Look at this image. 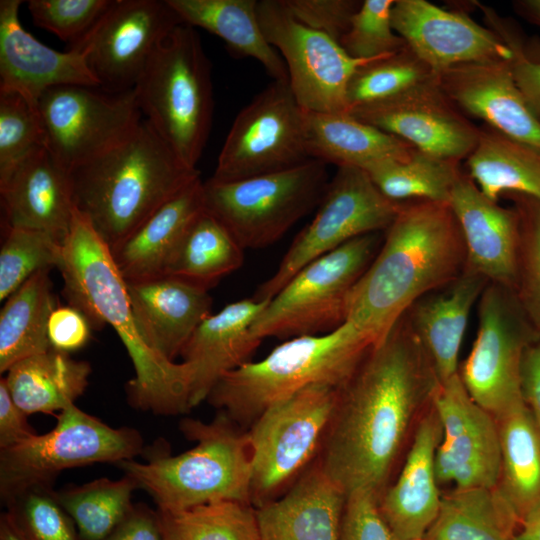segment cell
<instances>
[{"label":"cell","instance_id":"obj_1","mask_svg":"<svg viewBox=\"0 0 540 540\" xmlns=\"http://www.w3.org/2000/svg\"><path fill=\"white\" fill-rule=\"evenodd\" d=\"M439 380L406 313L372 346L349 381L319 463L347 496L381 490L418 413Z\"/></svg>","mask_w":540,"mask_h":540},{"label":"cell","instance_id":"obj_37","mask_svg":"<svg viewBox=\"0 0 540 540\" xmlns=\"http://www.w3.org/2000/svg\"><path fill=\"white\" fill-rule=\"evenodd\" d=\"M520 522L499 487L455 489L441 496L423 540H514Z\"/></svg>","mask_w":540,"mask_h":540},{"label":"cell","instance_id":"obj_25","mask_svg":"<svg viewBox=\"0 0 540 540\" xmlns=\"http://www.w3.org/2000/svg\"><path fill=\"white\" fill-rule=\"evenodd\" d=\"M125 282L142 339L155 353L175 362L210 315L208 289L168 275Z\"/></svg>","mask_w":540,"mask_h":540},{"label":"cell","instance_id":"obj_17","mask_svg":"<svg viewBox=\"0 0 540 540\" xmlns=\"http://www.w3.org/2000/svg\"><path fill=\"white\" fill-rule=\"evenodd\" d=\"M181 18L168 0H112L88 34L75 46L97 78L100 89H134L151 56Z\"/></svg>","mask_w":540,"mask_h":540},{"label":"cell","instance_id":"obj_43","mask_svg":"<svg viewBox=\"0 0 540 540\" xmlns=\"http://www.w3.org/2000/svg\"><path fill=\"white\" fill-rule=\"evenodd\" d=\"M63 243L44 231L5 227L0 250V300H6L36 272L58 268Z\"/></svg>","mask_w":540,"mask_h":540},{"label":"cell","instance_id":"obj_44","mask_svg":"<svg viewBox=\"0 0 540 540\" xmlns=\"http://www.w3.org/2000/svg\"><path fill=\"white\" fill-rule=\"evenodd\" d=\"M7 512L30 540H81L52 485L32 486L7 502Z\"/></svg>","mask_w":540,"mask_h":540},{"label":"cell","instance_id":"obj_22","mask_svg":"<svg viewBox=\"0 0 540 540\" xmlns=\"http://www.w3.org/2000/svg\"><path fill=\"white\" fill-rule=\"evenodd\" d=\"M439 83L462 112L540 152V122L514 79L511 60L458 65L442 72Z\"/></svg>","mask_w":540,"mask_h":540},{"label":"cell","instance_id":"obj_4","mask_svg":"<svg viewBox=\"0 0 540 540\" xmlns=\"http://www.w3.org/2000/svg\"><path fill=\"white\" fill-rule=\"evenodd\" d=\"M70 177L76 210L112 249L200 173L185 165L143 118Z\"/></svg>","mask_w":540,"mask_h":540},{"label":"cell","instance_id":"obj_24","mask_svg":"<svg viewBox=\"0 0 540 540\" xmlns=\"http://www.w3.org/2000/svg\"><path fill=\"white\" fill-rule=\"evenodd\" d=\"M0 199L5 227L40 230L65 241L75 212L71 177L46 147L0 178Z\"/></svg>","mask_w":540,"mask_h":540},{"label":"cell","instance_id":"obj_26","mask_svg":"<svg viewBox=\"0 0 540 540\" xmlns=\"http://www.w3.org/2000/svg\"><path fill=\"white\" fill-rule=\"evenodd\" d=\"M270 300L242 299L210 314L181 352L188 368L191 408L206 400L226 373L248 362L262 340L251 327Z\"/></svg>","mask_w":540,"mask_h":540},{"label":"cell","instance_id":"obj_5","mask_svg":"<svg viewBox=\"0 0 540 540\" xmlns=\"http://www.w3.org/2000/svg\"><path fill=\"white\" fill-rule=\"evenodd\" d=\"M180 430L196 441L177 455L153 452L146 462L117 465L138 488L147 491L162 511H181L219 501L252 500V459L248 433L239 431L225 413L204 423L185 418Z\"/></svg>","mask_w":540,"mask_h":540},{"label":"cell","instance_id":"obj_47","mask_svg":"<svg viewBox=\"0 0 540 540\" xmlns=\"http://www.w3.org/2000/svg\"><path fill=\"white\" fill-rule=\"evenodd\" d=\"M520 218L518 272L515 293L537 327H540V202L510 194Z\"/></svg>","mask_w":540,"mask_h":540},{"label":"cell","instance_id":"obj_51","mask_svg":"<svg viewBox=\"0 0 540 540\" xmlns=\"http://www.w3.org/2000/svg\"><path fill=\"white\" fill-rule=\"evenodd\" d=\"M378 501L369 492L347 496L340 540H395L381 516Z\"/></svg>","mask_w":540,"mask_h":540},{"label":"cell","instance_id":"obj_16","mask_svg":"<svg viewBox=\"0 0 540 540\" xmlns=\"http://www.w3.org/2000/svg\"><path fill=\"white\" fill-rule=\"evenodd\" d=\"M257 14L266 40L286 64L299 105L310 112H347L350 79L369 61L349 56L337 41L301 24L281 0L258 1Z\"/></svg>","mask_w":540,"mask_h":540},{"label":"cell","instance_id":"obj_9","mask_svg":"<svg viewBox=\"0 0 540 540\" xmlns=\"http://www.w3.org/2000/svg\"><path fill=\"white\" fill-rule=\"evenodd\" d=\"M380 244L379 232L359 236L304 266L256 318L253 335L293 338L342 325L351 293Z\"/></svg>","mask_w":540,"mask_h":540},{"label":"cell","instance_id":"obj_34","mask_svg":"<svg viewBox=\"0 0 540 540\" xmlns=\"http://www.w3.org/2000/svg\"><path fill=\"white\" fill-rule=\"evenodd\" d=\"M467 174L488 198L521 194L540 202V152L488 126L480 127L475 149L466 158Z\"/></svg>","mask_w":540,"mask_h":540},{"label":"cell","instance_id":"obj_38","mask_svg":"<svg viewBox=\"0 0 540 540\" xmlns=\"http://www.w3.org/2000/svg\"><path fill=\"white\" fill-rule=\"evenodd\" d=\"M243 251L230 232L204 209L187 228L166 275L209 289L242 265Z\"/></svg>","mask_w":540,"mask_h":540},{"label":"cell","instance_id":"obj_35","mask_svg":"<svg viewBox=\"0 0 540 540\" xmlns=\"http://www.w3.org/2000/svg\"><path fill=\"white\" fill-rule=\"evenodd\" d=\"M50 269L32 275L5 300L0 311V372L51 348L48 321L57 307Z\"/></svg>","mask_w":540,"mask_h":540},{"label":"cell","instance_id":"obj_23","mask_svg":"<svg viewBox=\"0 0 540 540\" xmlns=\"http://www.w3.org/2000/svg\"><path fill=\"white\" fill-rule=\"evenodd\" d=\"M448 203L462 232L466 265L489 283L515 290L520 241L517 210L488 198L464 171Z\"/></svg>","mask_w":540,"mask_h":540},{"label":"cell","instance_id":"obj_41","mask_svg":"<svg viewBox=\"0 0 540 540\" xmlns=\"http://www.w3.org/2000/svg\"><path fill=\"white\" fill-rule=\"evenodd\" d=\"M157 516L163 540H260L249 503L219 501Z\"/></svg>","mask_w":540,"mask_h":540},{"label":"cell","instance_id":"obj_11","mask_svg":"<svg viewBox=\"0 0 540 540\" xmlns=\"http://www.w3.org/2000/svg\"><path fill=\"white\" fill-rule=\"evenodd\" d=\"M342 388L312 385L267 407L248 431L252 500L259 506L294 478L323 444Z\"/></svg>","mask_w":540,"mask_h":540},{"label":"cell","instance_id":"obj_59","mask_svg":"<svg viewBox=\"0 0 540 540\" xmlns=\"http://www.w3.org/2000/svg\"><path fill=\"white\" fill-rule=\"evenodd\" d=\"M409 540H423V539H409Z\"/></svg>","mask_w":540,"mask_h":540},{"label":"cell","instance_id":"obj_54","mask_svg":"<svg viewBox=\"0 0 540 540\" xmlns=\"http://www.w3.org/2000/svg\"><path fill=\"white\" fill-rule=\"evenodd\" d=\"M104 540H163L157 512L144 505H134Z\"/></svg>","mask_w":540,"mask_h":540},{"label":"cell","instance_id":"obj_55","mask_svg":"<svg viewBox=\"0 0 540 540\" xmlns=\"http://www.w3.org/2000/svg\"><path fill=\"white\" fill-rule=\"evenodd\" d=\"M523 400L540 433V337L525 349L521 366Z\"/></svg>","mask_w":540,"mask_h":540},{"label":"cell","instance_id":"obj_3","mask_svg":"<svg viewBox=\"0 0 540 540\" xmlns=\"http://www.w3.org/2000/svg\"><path fill=\"white\" fill-rule=\"evenodd\" d=\"M58 269L68 305L80 311L91 328L110 325L125 346L135 370L127 387L131 404L162 415L190 410L187 366L163 358L144 342L110 248L76 208Z\"/></svg>","mask_w":540,"mask_h":540},{"label":"cell","instance_id":"obj_53","mask_svg":"<svg viewBox=\"0 0 540 540\" xmlns=\"http://www.w3.org/2000/svg\"><path fill=\"white\" fill-rule=\"evenodd\" d=\"M25 413L13 400L4 377L0 380V449L14 446L37 433Z\"/></svg>","mask_w":540,"mask_h":540},{"label":"cell","instance_id":"obj_39","mask_svg":"<svg viewBox=\"0 0 540 540\" xmlns=\"http://www.w3.org/2000/svg\"><path fill=\"white\" fill-rule=\"evenodd\" d=\"M460 163L415 149L409 158L384 160L364 171L377 189L392 201L448 202L455 183L463 173Z\"/></svg>","mask_w":540,"mask_h":540},{"label":"cell","instance_id":"obj_57","mask_svg":"<svg viewBox=\"0 0 540 540\" xmlns=\"http://www.w3.org/2000/svg\"><path fill=\"white\" fill-rule=\"evenodd\" d=\"M513 7L518 15L540 28V0H517Z\"/></svg>","mask_w":540,"mask_h":540},{"label":"cell","instance_id":"obj_14","mask_svg":"<svg viewBox=\"0 0 540 540\" xmlns=\"http://www.w3.org/2000/svg\"><path fill=\"white\" fill-rule=\"evenodd\" d=\"M529 320L514 290L488 283L479 298L477 336L459 375L470 397L495 419L524 402L522 359L537 338Z\"/></svg>","mask_w":540,"mask_h":540},{"label":"cell","instance_id":"obj_48","mask_svg":"<svg viewBox=\"0 0 540 540\" xmlns=\"http://www.w3.org/2000/svg\"><path fill=\"white\" fill-rule=\"evenodd\" d=\"M112 0H29L33 23L68 43L80 42L110 6Z\"/></svg>","mask_w":540,"mask_h":540},{"label":"cell","instance_id":"obj_36","mask_svg":"<svg viewBox=\"0 0 540 540\" xmlns=\"http://www.w3.org/2000/svg\"><path fill=\"white\" fill-rule=\"evenodd\" d=\"M496 421L501 449L498 487L521 523L540 503V433L525 402Z\"/></svg>","mask_w":540,"mask_h":540},{"label":"cell","instance_id":"obj_2","mask_svg":"<svg viewBox=\"0 0 540 540\" xmlns=\"http://www.w3.org/2000/svg\"><path fill=\"white\" fill-rule=\"evenodd\" d=\"M466 261L462 232L448 202H402L351 293L345 322L376 345L413 304L453 283Z\"/></svg>","mask_w":540,"mask_h":540},{"label":"cell","instance_id":"obj_27","mask_svg":"<svg viewBox=\"0 0 540 540\" xmlns=\"http://www.w3.org/2000/svg\"><path fill=\"white\" fill-rule=\"evenodd\" d=\"M442 427L432 404L420 419L395 484L379 498L381 516L395 540L423 539L437 517L441 495L434 459Z\"/></svg>","mask_w":540,"mask_h":540},{"label":"cell","instance_id":"obj_28","mask_svg":"<svg viewBox=\"0 0 540 540\" xmlns=\"http://www.w3.org/2000/svg\"><path fill=\"white\" fill-rule=\"evenodd\" d=\"M347 495L319 461L256 511L260 540H340Z\"/></svg>","mask_w":540,"mask_h":540},{"label":"cell","instance_id":"obj_6","mask_svg":"<svg viewBox=\"0 0 540 540\" xmlns=\"http://www.w3.org/2000/svg\"><path fill=\"white\" fill-rule=\"evenodd\" d=\"M374 344L351 323L293 337L260 361L226 373L207 400L239 423L254 421L271 404L312 385L342 388Z\"/></svg>","mask_w":540,"mask_h":540},{"label":"cell","instance_id":"obj_8","mask_svg":"<svg viewBox=\"0 0 540 540\" xmlns=\"http://www.w3.org/2000/svg\"><path fill=\"white\" fill-rule=\"evenodd\" d=\"M328 183L327 164L317 159L237 181L210 178L203 182L204 208L243 249L262 248L318 206Z\"/></svg>","mask_w":540,"mask_h":540},{"label":"cell","instance_id":"obj_31","mask_svg":"<svg viewBox=\"0 0 540 540\" xmlns=\"http://www.w3.org/2000/svg\"><path fill=\"white\" fill-rule=\"evenodd\" d=\"M306 144L312 159L337 167L367 169L378 162L409 158L415 148L348 112L306 111Z\"/></svg>","mask_w":540,"mask_h":540},{"label":"cell","instance_id":"obj_33","mask_svg":"<svg viewBox=\"0 0 540 540\" xmlns=\"http://www.w3.org/2000/svg\"><path fill=\"white\" fill-rule=\"evenodd\" d=\"M4 377L14 402L28 415H55L84 393L91 366L54 349L14 364Z\"/></svg>","mask_w":540,"mask_h":540},{"label":"cell","instance_id":"obj_52","mask_svg":"<svg viewBox=\"0 0 540 540\" xmlns=\"http://www.w3.org/2000/svg\"><path fill=\"white\" fill-rule=\"evenodd\" d=\"M91 326L87 318L74 307L57 306L48 321L51 348L70 353L81 349L90 338Z\"/></svg>","mask_w":540,"mask_h":540},{"label":"cell","instance_id":"obj_58","mask_svg":"<svg viewBox=\"0 0 540 540\" xmlns=\"http://www.w3.org/2000/svg\"><path fill=\"white\" fill-rule=\"evenodd\" d=\"M0 540H30L6 511L0 518Z\"/></svg>","mask_w":540,"mask_h":540},{"label":"cell","instance_id":"obj_40","mask_svg":"<svg viewBox=\"0 0 540 540\" xmlns=\"http://www.w3.org/2000/svg\"><path fill=\"white\" fill-rule=\"evenodd\" d=\"M138 486L125 475L118 480L98 478L57 492V498L75 523L81 540H104L133 508Z\"/></svg>","mask_w":540,"mask_h":540},{"label":"cell","instance_id":"obj_49","mask_svg":"<svg viewBox=\"0 0 540 540\" xmlns=\"http://www.w3.org/2000/svg\"><path fill=\"white\" fill-rule=\"evenodd\" d=\"M476 5L481 8L487 27L510 48L514 79L540 122V42L526 40L510 20L502 18L487 6Z\"/></svg>","mask_w":540,"mask_h":540},{"label":"cell","instance_id":"obj_19","mask_svg":"<svg viewBox=\"0 0 540 540\" xmlns=\"http://www.w3.org/2000/svg\"><path fill=\"white\" fill-rule=\"evenodd\" d=\"M425 154L461 162L475 149V126L442 90L439 78L391 101L349 112Z\"/></svg>","mask_w":540,"mask_h":540},{"label":"cell","instance_id":"obj_30","mask_svg":"<svg viewBox=\"0 0 540 540\" xmlns=\"http://www.w3.org/2000/svg\"><path fill=\"white\" fill-rule=\"evenodd\" d=\"M488 283L466 265L453 283L424 296L406 312L439 382L458 373V354L469 314Z\"/></svg>","mask_w":540,"mask_h":540},{"label":"cell","instance_id":"obj_21","mask_svg":"<svg viewBox=\"0 0 540 540\" xmlns=\"http://www.w3.org/2000/svg\"><path fill=\"white\" fill-rule=\"evenodd\" d=\"M21 0L0 1V92L17 93L38 109L42 94L62 85L99 88L85 56L38 41L19 19Z\"/></svg>","mask_w":540,"mask_h":540},{"label":"cell","instance_id":"obj_56","mask_svg":"<svg viewBox=\"0 0 540 540\" xmlns=\"http://www.w3.org/2000/svg\"><path fill=\"white\" fill-rule=\"evenodd\" d=\"M519 526L514 540H540V503L525 515Z\"/></svg>","mask_w":540,"mask_h":540},{"label":"cell","instance_id":"obj_13","mask_svg":"<svg viewBox=\"0 0 540 540\" xmlns=\"http://www.w3.org/2000/svg\"><path fill=\"white\" fill-rule=\"evenodd\" d=\"M305 114L289 81L273 80L235 117L211 179L237 181L312 159L307 151Z\"/></svg>","mask_w":540,"mask_h":540},{"label":"cell","instance_id":"obj_12","mask_svg":"<svg viewBox=\"0 0 540 540\" xmlns=\"http://www.w3.org/2000/svg\"><path fill=\"white\" fill-rule=\"evenodd\" d=\"M401 203L385 197L368 174L355 167H338L329 180L313 220L296 236L276 272L252 297L271 300L304 266L346 242L386 230Z\"/></svg>","mask_w":540,"mask_h":540},{"label":"cell","instance_id":"obj_46","mask_svg":"<svg viewBox=\"0 0 540 540\" xmlns=\"http://www.w3.org/2000/svg\"><path fill=\"white\" fill-rule=\"evenodd\" d=\"M42 147L46 139L38 109L17 93L0 92V178Z\"/></svg>","mask_w":540,"mask_h":540},{"label":"cell","instance_id":"obj_45","mask_svg":"<svg viewBox=\"0 0 540 540\" xmlns=\"http://www.w3.org/2000/svg\"><path fill=\"white\" fill-rule=\"evenodd\" d=\"M394 1H362L348 31L339 41L349 56L370 61L397 53L407 46L393 29Z\"/></svg>","mask_w":540,"mask_h":540},{"label":"cell","instance_id":"obj_10","mask_svg":"<svg viewBox=\"0 0 540 540\" xmlns=\"http://www.w3.org/2000/svg\"><path fill=\"white\" fill-rule=\"evenodd\" d=\"M55 427L0 449V495L5 503L35 485H52L65 469L120 463L143 452L139 431L114 428L75 404L61 411Z\"/></svg>","mask_w":540,"mask_h":540},{"label":"cell","instance_id":"obj_32","mask_svg":"<svg viewBox=\"0 0 540 540\" xmlns=\"http://www.w3.org/2000/svg\"><path fill=\"white\" fill-rule=\"evenodd\" d=\"M184 24L221 38L237 56L257 60L276 81H289L286 64L266 40L256 0H168Z\"/></svg>","mask_w":540,"mask_h":540},{"label":"cell","instance_id":"obj_15","mask_svg":"<svg viewBox=\"0 0 540 540\" xmlns=\"http://www.w3.org/2000/svg\"><path fill=\"white\" fill-rule=\"evenodd\" d=\"M38 112L47 150L69 173L120 142L143 119L134 89L112 94L82 85L48 89Z\"/></svg>","mask_w":540,"mask_h":540},{"label":"cell","instance_id":"obj_20","mask_svg":"<svg viewBox=\"0 0 540 540\" xmlns=\"http://www.w3.org/2000/svg\"><path fill=\"white\" fill-rule=\"evenodd\" d=\"M392 25L407 47L438 76L458 65L511 60L510 48L464 12L426 0H395Z\"/></svg>","mask_w":540,"mask_h":540},{"label":"cell","instance_id":"obj_18","mask_svg":"<svg viewBox=\"0 0 540 540\" xmlns=\"http://www.w3.org/2000/svg\"><path fill=\"white\" fill-rule=\"evenodd\" d=\"M432 406L442 427L434 459L438 482L455 489L498 486L501 449L496 419L468 394L459 373L439 382Z\"/></svg>","mask_w":540,"mask_h":540},{"label":"cell","instance_id":"obj_50","mask_svg":"<svg viewBox=\"0 0 540 540\" xmlns=\"http://www.w3.org/2000/svg\"><path fill=\"white\" fill-rule=\"evenodd\" d=\"M301 24L339 43L361 5L356 0H281Z\"/></svg>","mask_w":540,"mask_h":540},{"label":"cell","instance_id":"obj_29","mask_svg":"<svg viewBox=\"0 0 540 540\" xmlns=\"http://www.w3.org/2000/svg\"><path fill=\"white\" fill-rule=\"evenodd\" d=\"M203 182L196 178L110 249L125 281L166 275L187 228L205 209Z\"/></svg>","mask_w":540,"mask_h":540},{"label":"cell","instance_id":"obj_42","mask_svg":"<svg viewBox=\"0 0 540 540\" xmlns=\"http://www.w3.org/2000/svg\"><path fill=\"white\" fill-rule=\"evenodd\" d=\"M439 76L407 46L369 61L353 74L347 88V112L391 101Z\"/></svg>","mask_w":540,"mask_h":540},{"label":"cell","instance_id":"obj_7","mask_svg":"<svg viewBox=\"0 0 540 540\" xmlns=\"http://www.w3.org/2000/svg\"><path fill=\"white\" fill-rule=\"evenodd\" d=\"M134 90L145 119L185 165L197 169L214 100L211 64L194 27L180 24L164 38Z\"/></svg>","mask_w":540,"mask_h":540}]
</instances>
